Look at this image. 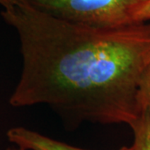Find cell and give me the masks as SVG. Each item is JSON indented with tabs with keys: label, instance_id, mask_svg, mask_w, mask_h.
<instances>
[{
	"label": "cell",
	"instance_id": "cell-1",
	"mask_svg": "<svg viewBox=\"0 0 150 150\" xmlns=\"http://www.w3.org/2000/svg\"><path fill=\"white\" fill-rule=\"evenodd\" d=\"M0 15L20 43L11 106L46 105L69 130L85 122L129 125L144 111L138 90L150 61V22L89 27L49 16L24 0H0Z\"/></svg>",
	"mask_w": 150,
	"mask_h": 150
},
{
	"label": "cell",
	"instance_id": "cell-2",
	"mask_svg": "<svg viewBox=\"0 0 150 150\" xmlns=\"http://www.w3.org/2000/svg\"><path fill=\"white\" fill-rule=\"evenodd\" d=\"M37 10L63 21L95 28H118L136 21L148 0H24Z\"/></svg>",
	"mask_w": 150,
	"mask_h": 150
},
{
	"label": "cell",
	"instance_id": "cell-3",
	"mask_svg": "<svg viewBox=\"0 0 150 150\" xmlns=\"http://www.w3.org/2000/svg\"><path fill=\"white\" fill-rule=\"evenodd\" d=\"M7 138L14 146L27 150H88L54 139L24 127L8 129ZM118 150H131V148L122 147Z\"/></svg>",
	"mask_w": 150,
	"mask_h": 150
},
{
	"label": "cell",
	"instance_id": "cell-4",
	"mask_svg": "<svg viewBox=\"0 0 150 150\" xmlns=\"http://www.w3.org/2000/svg\"><path fill=\"white\" fill-rule=\"evenodd\" d=\"M134 133V144L131 150H150V114L147 110L130 123Z\"/></svg>",
	"mask_w": 150,
	"mask_h": 150
},
{
	"label": "cell",
	"instance_id": "cell-5",
	"mask_svg": "<svg viewBox=\"0 0 150 150\" xmlns=\"http://www.w3.org/2000/svg\"><path fill=\"white\" fill-rule=\"evenodd\" d=\"M138 98L142 108L150 114V61L140 76Z\"/></svg>",
	"mask_w": 150,
	"mask_h": 150
},
{
	"label": "cell",
	"instance_id": "cell-6",
	"mask_svg": "<svg viewBox=\"0 0 150 150\" xmlns=\"http://www.w3.org/2000/svg\"><path fill=\"white\" fill-rule=\"evenodd\" d=\"M136 21L138 23L150 21V0H148L139 11L136 15Z\"/></svg>",
	"mask_w": 150,
	"mask_h": 150
},
{
	"label": "cell",
	"instance_id": "cell-7",
	"mask_svg": "<svg viewBox=\"0 0 150 150\" xmlns=\"http://www.w3.org/2000/svg\"><path fill=\"white\" fill-rule=\"evenodd\" d=\"M6 150H27V149H23L18 148V147H17V146H13V147H9V148H8Z\"/></svg>",
	"mask_w": 150,
	"mask_h": 150
}]
</instances>
